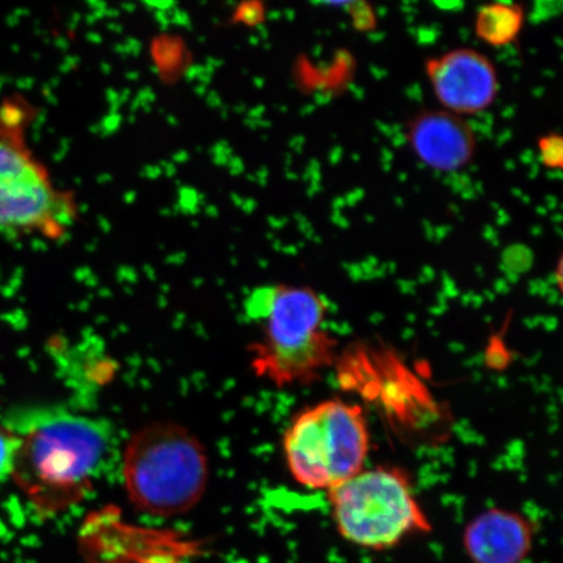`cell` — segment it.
Instances as JSON below:
<instances>
[{"mask_svg":"<svg viewBox=\"0 0 563 563\" xmlns=\"http://www.w3.org/2000/svg\"><path fill=\"white\" fill-rule=\"evenodd\" d=\"M526 13L516 3H489L476 12L475 33L478 40L493 47H504L516 42L523 31Z\"/></svg>","mask_w":563,"mask_h":563,"instance_id":"30bf717a","label":"cell"},{"mask_svg":"<svg viewBox=\"0 0 563 563\" xmlns=\"http://www.w3.org/2000/svg\"><path fill=\"white\" fill-rule=\"evenodd\" d=\"M246 313L262 327L251 344V365L276 386L307 385L338 362V342L323 323L328 306L307 286H264L245 301Z\"/></svg>","mask_w":563,"mask_h":563,"instance_id":"7a4b0ae2","label":"cell"},{"mask_svg":"<svg viewBox=\"0 0 563 563\" xmlns=\"http://www.w3.org/2000/svg\"><path fill=\"white\" fill-rule=\"evenodd\" d=\"M426 74L442 109L457 117L490 108L499 90L498 73L487 55L460 47L426 62Z\"/></svg>","mask_w":563,"mask_h":563,"instance_id":"52a82bcc","label":"cell"},{"mask_svg":"<svg viewBox=\"0 0 563 563\" xmlns=\"http://www.w3.org/2000/svg\"><path fill=\"white\" fill-rule=\"evenodd\" d=\"M31 118V104L21 97L0 103V238L60 241L75 227L79 207L27 145Z\"/></svg>","mask_w":563,"mask_h":563,"instance_id":"3957f363","label":"cell"},{"mask_svg":"<svg viewBox=\"0 0 563 563\" xmlns=\"http://www.w3.org/2000/svg\"><path fill=\"white\" fill-rule=\"evenodd\" d=\"M19 449L16 434L5 422H0V485L11 481Z\"/></svg>","mask_w":563,"mask_h":563,"instance_id":"8fae6325","label":"cell"},{"mask_svg":"<svg viewBox=\"0 0 563 563\" xmlns=\"http://www.w3.org/2000/svg\"><path fill=\"white\" fill-rule=\"evenodd\" d=\"M371 450L368 420L361 406L341 399L305 408L284 434L288 471L301 487L333 489L364 470Z\"/></svg>","mask_w":563,"mask_h":563,"instance_id":"8992f818","label":"cell"},{"mask_svg":"<svg viewBox=\"0 0 563 563\" xmlns=\"http://www.w3.org/2000/svg\"><path fill=\"white\" fill-rule=\"evenodd\" d=\"M534 534L523 514L492 508L464 528L462 544L473 563H523L532 552Z\"/></svg>","mask_w":563,"mask_h":563,"instance_id":"9c48e42d","label":"cell"},{"mask_svg":"<svg viewBox=\"0 0 563 563\" xmlns=\"http://www.w3.org/2000/svg\"><path fill=\"white\" fill-rule=\"evenodd\" d=\"M538 152L541 164L551 170H560L563 166V137L560 133H547L538 140Z\"/></svg>","mask_w":563,"mask_h":563,"instance_id":"7c38bea8","label":"cell"},{"mask_svg":"<svg viewBox=\"0 0 563 563\" xmlns=\"http://www.w3.org/2000/svg\"><path fill=\"white\" fill-rule=\"evenodd\" d=\"M327 493L336 532L357 548L389 551L432 531L431 519L404 470L364 468Z\"/></svg>","mask_w":563,"mask_h":563,"instance_id":"5b68a950","label":"cell"},{"mask_svg":"<svg viewBox=\"0 0 563 563\" xmlns=\"http://www.w3.org/2000/svg\"><path fill=\"white\" fill-rule=\"evenodd\" d=\"M126 496L154 517L192 510L206 495L209 462L206 446L173 421H154L126 442L122 466Z\"/></svg>","mask_w":563,"mask_h":563,"instance_id":"277c9868","label":"cell"},{"mask_svg":"<svg viewBox=\"0 0 563 563\" xmlns=\"http://www.w3.org/2000/svg\"><path fill=\"white\" fill-rule=\"evenodd\" d=\"M407 140L421 164L439 173H456L476 154V136L466 119L446 110H424L410 119Z\"/></svg>","mask_w":563,"mask_h":563,"instance_id":"ba28073f","label":"cell"},{"mask_svg":"<svg viewBox=\"0 0 563 563\" xmlns=\"http://www.w3.org/2000/svg\"><path fill=\"white\" fill-rule=\"evenodd\" d=\"M3 422L19 440L12 481L41 517L67 511L93 490L110 449L103 421L60 408H27Z\"/></svg>","mask_w":563,"mask_h":563,"instance_id":"6da1fadb","label":"cell"}]
</instances>
